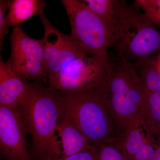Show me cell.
<instances>
[{
    "instance_id": "obj_1",
    "label": "cell",
    "mask_w": 160,
    "mask_h": 160,
    "mask_svg": "<svg viewBox=\"0 0 160 160\" xmlns=\"http://www.w3.org/2000/svg\"><path fill=\"white\" fill-rule=\"evenodd\" d=\"M27 132L31 135L38 160H57L62 155L57 132L62 114L59 92L38 83L28 84L21 107Z\"/></svg>"
},
{
    "instance_id": "obj_2",
    "label": "cell",
    "mask_w": 160,
    "mask_h": 160,
    "mask_svg": "<svg viewBox=\"0 0 160 160\" xmlns=\"http://www.w3.org/2000/svg\"><path fill=\"white\" fill-rule=\"evenodd\" d=\"M108 74L102 86L104 102L122 133L138 118L146 91L134 65L122 53L108 54Z\"/></svg>"
},
{
    "instance_id": "obj_3",
    "label": "cell",
    "mask_w": 160,
    "mask_h": 160,
    "mask_svg": "<svg viewBox=\"0 0 160 160\" xmlns=\"http://www.w3.org/2000/svg\"><path fill=\"white\" fill-rule=\"evenodd\" d=\"M59 92L61 116L69 120L92 144L98 146L115 142L121 136L106 108L102 86L78 92Z\"/></svg>"
},
{
    "instance_id": "obj_4",
    "label": "cell",
    "mask_w": 160,
    "mask_h": 160,
    "mask_svg": "<svg viewBox=\"0 0 160 160\" xmlns=\"http://www.w3.org/2000/svg\"><path fill=\"white\" fill-rule=\"evenodd\" d=\"M61 2L71 26L69 35L74 42L87 53L107 56L115 39L105 21L82 1Z\"/></svg>"
},
{
    "instance_id": "obj_5",
    "label": "cell",
    "mask_w": 160,
    "mask_h": 160,
    "mask_svg": "<svg viewBox=\"0 0 160 160\" xmlns=\"http://www.w3.org/2000/svg\"><path fill=\"white\" fill-rule=\"evenodd\" d=\"M109 69L108 55L85 52L48 79L49 88L56 91L74 92L103 85Z\"/></svg>"
},
{
    "instance_id": "obj_6",
    "label": "cell",
    "mask_w": 160,
    "mask_h": 160,
    "mask_svg": "<svg viewBox=\"0 0 160 160\" xmlns=\"http://www.w3.org/2000/svg\"><path fill=\"white\" fill-rule=\"evenodd\" d=\"M136 66L160 52V32L143 12L132 7L129 26L112 46Z\"/></svg>"
},
{
    "instance_id": "obj_7",
    "label": "cell",
    "mask_w": 160,
    "mask_h": 160,
    "mask_svg": "<svg viewBox=\"0 0 160 160\" xmlns=\"http://www.w3.org/2000/svg\"><path fill=\"white\" fill-rule=\"evenodd\" d=\"M21 108L0 107V149L6 160H30Z\"/></svg>"
},
{
    "instance_id": "obj_8",
    "label": "cell",
    "mask_w": 160,
    "mask_h": 160,
    "mask_svg": "<svg viewBox=\"0 0 160 160\" xmlns=\"http://www.w3.org/2000/svg\"><path fill=\"white\" fill-rule=\"evenodd\" d=\"M88 7L105 21L115 42L122 37L129 25L132 7L119 0H82Z\"/></svg>"
},
{
    "instance_id": "obj_9",
    "label": "cell",
    "mask_w": 160,
    "mask_h": 160,
    "mask_svg": "<svg viewBox=\"0 0 160 160\" xmlns=\"http://www.w3.org/2000/svg\"><path fill=\"white\" fill-rule=\"evenodd\" d=\"M28 89V83L17 74L1 56L0 107L21 108Z\"/></svg>"
},
{
    "instance_id": "obj_10",
    "label": "cell",
    "mask_w": 160,
    "mask_h": 160,
    "mask_svg": "<svg viewBox=\"0 0 160 160\" xmlns=\"http://www.w3.org/2000/svg\"><path fill=\"white\" fill-rule=\"evenodd\" d=\"M149 142L160 145V92H147L138 116Z\"/></svg>"
},
{
    "instance_id": "obj_11",
    "label": "cell",
    "mask_w": 160,
    "mask_h": 160,
    "mask_svg": "<svg viewBox=\"0 0 160 160\" xmlns=\"http://www.w3.org/2000/svg\"><path fill=\"white\" fill-rule=\"evenodd\" d=\"M57 132L62 148L61 157H66L96 147L69 120L62 117L59 120Z\"/></svg>"
},
{
    "instance_id": "obj_12",
    "label": "cell",
    "mask_w": 160,
    "mask_h": 160,
    "mask_svg": "<svg viewBox=\"0 0 160 160\" xmlns=\"http://www.w3.org/2000/svg\"><path fill=\"white\" fill-rule=\"evenodd\" d=\"M10 58L34 59L44 62V43L42 39L30 38L21 26L13 28L10 35Z\"/></svg>"
},
{
    "instance_id": "obj_13",
    "label": "cell",
    "mask_w": 160,
    "mask_h": 160,
    "mask_svg": "<svg viewBox=\"0 0 160 160\" xmlns=\"http://www.w3.org/2000/svg\"><path fill=\"white\" fill-rule=\"evenodd\" d=\"M8 12L6 15V27L7 33L10 27L21 26L35 15L44 14L47 5L43 0H11L7 1Z\"/></svg>"
},
{
    "instance_id": "obj_14",
    "label": "cell",
    "mask_w": 160,
    "mask_h": 160,
    "mask_svg": "<svg viewBox=\"0 0 160 160\" xmlns=\"http://www.w3.org/2000/svg\"><path fill=\"white\" fill-rule=\"evenodd\" d=\"M85 52L74 42L69 34H66L60 51L45 65L47 78L49 79L55 75L67 64Z\"/></svg>"
},
{
    "instance_id": "obj_15",
    "label": "cell",
    "mask_w": 160,
    "mask_h": 160,
    "mask_svg": "<svg viewBox=\"0 0 160 160\" xmlns=\"http://www.w3.org/2000/svg\"><path fill=\"white\" fill-rule=\"evenodd\" d=\"M24 81H42L47 77L46 67L42 62L34 59L9 57L6 62Z\"/></svg>"
},
{
    "instance_id": "obj_16",
    "label": "cell",
    "mask_w": 160,
    "mask_h": 160,
    "mask_svg": "<svg viewBox=\"0 0 160 160\" xmlns=\"http://www.w3.org/2000/svg\"><path fill=\"white\" fill-rule=\"evenodd\" d=\"M120 140L128 160H135L138 152L149 142L138 118L132 122L125 132L121 135Z\"/></svg>"
},
{
    "instance_id": "obj_17",
    "label": "cell",
    "mask_w": 160,
    "mask_h": 160,
    "mask_svg": "<svg viewBox=\"0 0 160 160\" xmlns=\"http://www.w3.org/2000/svg\"><path fill=\"white\" fill-rule=\"evenodd\" d=\"M44 29L43 59L45 66L53 58L62 48L66 34L58 30L45 15L40 17Z\"/></svg>"
},
{
    "instance_id": "obj_18",
    "label": "cell",
    "mask_w": 160,
    "mask_h": 160,
    "mask_svg": "<svg viewBox=\"0 0 160 160\" xmlns=\"http://www.w3.org/2000/svg\"><path fill=\"white\" fill-rule=\"evenodd\" d=\"M135 68L146 91L160 92V73L156 67L153 56L144 59Z\"/></svg>"
},
{
    "instance_id": "obj_19",
    "label": "cell",
    "mask_w": 160,
    "mask_h": 160,
    "mask_svg": "<svg viewBox=\"0 0 160 160\" xmlns=\"http://www.w3.org/2000/svg\"><path fill=\"white\" fill-rule=\"evenodd\" d=\"M98 160H128L120 138L115 142L96 146Z\"/></svg>"
},
{
    "instance_id": "obj_20",
    "label": "cell",
    "mask_w": 160,
    "mask_h": 160,
    "mask_svg": "<svg viewBox=\"0 0 160 160\" xmlns=\"http://www.w3.org/2000/svg\"><path fill=\"white\" fill-rule=\"evenodd\" d=\"M134 5L152 22L160 27V0H136Z\"/></svg>"
},
{
    "instance_id": "obj_21",
    "label": "cell",
    "mask_w": 160,
    "mask_h": 160,
    "mask_svg": "<svg viewBox=\"0 0 160 160\" xmlns=\"http://www.w3.org/2000/svg\"><path fill=\"white\" fill-rule=\"evenodd\" d=\"M8 10L7 1H0V48L2 49L4 36L7 34L6 27V12Z\"/></svg>"
},
{
    "instance_id": "obj_22",
    "label": "cell",
    "mask_w": 160,
    "mask_h": 160,
    "mask_svg": "<svg viewBox=\"0 0 160 160\" xmlns=\"http://www.w3.org/2000/svg\"><path fill=\"white\" fill-rule=\"evenodd\" d=\"M57 160H98L97 147L91 150L84 151L66 157H60Z\"/></svg>"
},
{
    "instance_id": "obj_23",
    "label": "cell",
    "mask_w": 160,
    "mask_h": 160,
    "mask_svg": "<svg viewBox=\"0 0 160 160\" xmlns=\"http://www.w3.org/2000/svg\"><path fill=\"white\" fill-rule=\"evenodd\" d=\"M155 149L149 142H147L136 155L135 160H153Z\"/></svg>"
},
{
    "instance_id": "obj_24",
    "label": "cell",
    "mask_w": 160,
    "mask_h": 160,
    "mask_svg": "<svg viewBox=\"0 0 160 160\" xmlns=\"http://www.w3.org/2000/svg\"><path fill=\"white\" fill-rule=\"evenodd\" d=\"M153 58L156 67L160 73V52L153 55Z\"/></svg>"
},
{
    "instance_id": "obj_25",
    "label": "cell",
    "mask_w": 160,
    "mask_h": 160,
    "mask_svg": "<svg viewBox=\"0 0 160 160\" xmlns=\"http://www.w3.org/2000/svg\"><path fill=\"white\" fill-rule=\"evenodd\" d=\"M153 160H160V145L155 149V153Z\"/></svg>"
}]
</instances>
